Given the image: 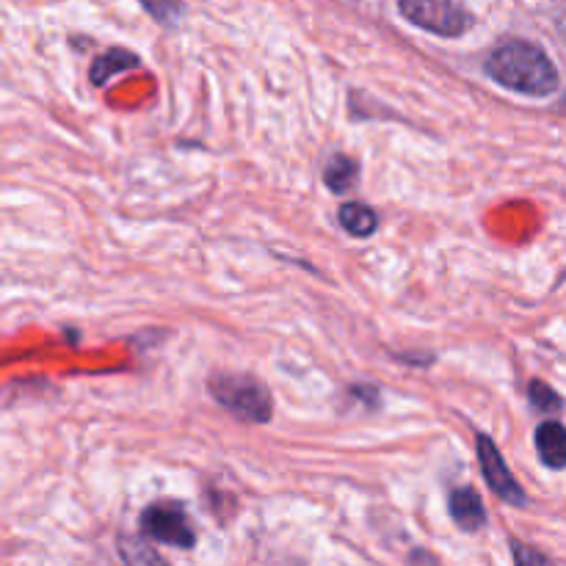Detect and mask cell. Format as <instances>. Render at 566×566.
Wrapping results in <instances>:
<instances>
[{
  "mask_svg": "<svg viewBox=\"0 0 566 566\" xmlns=\"http://www.w3.org/2000/svg\"><path fill=\"white\" fill-rule=\"evenodd\" d=\"M486 75L512 92L547 97L558 88V70L551 55L525 39H506L490 53L484 64Z\"/></svg>",
  "mask_w": 566,
  "mask_h": 566,
  "instance_id": "6da1fadb",
  "label": "cell"
},
{
  "mask_svg": "<svg viewBox=\"0 0 566 566\" xmlns=\"http://www.w3.org/2000/svg\"><path fill=\"white\" fill-rule=\"evenodd\" d=\"M208 387L216 401L227 412L235 415L238 420H243V423H269L271 420V412H274V407H271V392L254 376L221 370V374L210 376Z\"/></svg>",
  "mask_w": 566,
  "mask_h": 566,
  "instance_id": "7a4b0ae2",
  "label": "cell"
},
{
  "mask_svg": "<svg viewBox=\"0 0 566 566\" xmlns=\"http://www.w3.org/2000/svg\"><path fill=\"white\" fill-rule=\"evenodd\" d=\"M398 14L412 22V25L446 39L462 36L475 22L473 11L459 3H451V0H401Z\"/></svg>",
  "mask_w": 566,
  "mask_h": 566,
  "instance_id": "3957f363",
  "label": "cell"
},
{
  "mask_svg": "<svg viewBox=\"0 0 566 566\" xmlns=\"http://www.w3.org/2000/svg\"><path fill=\"white\" fill-rule=\"evenodd\" d=\"M138 525H142L144 536L160 542V545L180 547V551H191L197 545V531H193L191 517H188L186 506L177 501L149 503L142 512Z\"/></svg>",
  "mask_w": 566,
  "mask_h": 566,
  "instance_id": "277c9868",
  "label": "cell"
},
{
  "mask_svg": "<svg viewBox=\"0 0 566 566\" xmlns=\"http://www.w3.org/2000/svg\"><path fill=\"white\" fill-rule=\"evenodd\" d=\"M475 451H479L481 473H484V481H486V486L492 490V495H497L503 503H509V506H517V509L528 506L531 503L528 495H525V490L520 486V481L514 479V473L509 470V464L503 462V457H501V451L495 448V442H492L486 434H479Z\"/></svg>",
  "mask_w": 566,
  "mask_h": 566,
  "instance_id": "5b68a950",
  "label": "cell"
},
{
  "mask_svg": "<svg viewBox=\"0 0 566 566\" xmlns=\"http://www.w3.org/2000/svg\"><path fill=\"white\" fill-rule=\"evenodd\" d=\"M448 512H451V520L464 531V534H479L490 520H486L484 501L475 490L470 486H459V490L451 492L448 497Z\"/></svg>",
  "mask_w": 566,
  "mask_h": 566,
  "instance_id": "8992f818",
  "label": "cell"
},
{
  "mask_svg": "<svg viewBox=\"0 0 566 566\" xmlns=\"http://www.w3.org/2000/svg\"><path fill=\"white\" fill-rule=\"evenodd\" d=\"M536 453H539L542 464L551 470L566 468V426L558 420H545L534 434Z\"/></svg>",
  "mask_w": 566,
  "mask_h": 566,
  "instance_id": "52a82bcc",
  "label": "cell"
},
{
  "mask_svg": "<svg viewBox=\"0 0 566 566\" xmlns=\"http://www.w3.org/2000/svg\"><path fill=\"white\" fill-rule=\"evenodd\" d=\"M138 64V55L130 53V50L125 48H111L105 50L103 55H97L92 64V72H88V77H92L94 86H103V83H108L111 77L119 75V72L130 70V66Z\"/></svg>",
  "mask_w": 566,
  "mask_h": 566,
  "instance_id": "ba28073f",
  "label": "cell"
},
{
  "mask_svg": "<svg viewBox=\"0 0 566 566\" xmlns=\"http://www.w3.org/2000/svg\"><path fill=\"white\" fill-rule=\"evenodd\" d=\"M337 219H340L343 230L354 238L374 235L376 227H379V216H376L374 210L363 202H346L340 208V213H337Z\"/></svg>",
  "mask_w": 566,
  "mask_h": 566,
  "instance_id": "9c48e42d",
  "label": "cell"
},
{
  "mask_svg": "<svg viewBox=\"0 0 566 566\" xmlns=\"http://www.w3.org/2000/svg\"><path fill=\"white\" fill-rule=\"evenodd\" d=\"M357 175H359V164L354 158H348V155L337 153V155H332L329 160H326L324 182L335 193H346L348 188L357 182Z\"/></svg>",
  "mask_w": 566,
  "mask_h": 566,
  "instance_id": "30bf717a",
  "label": "cell"
},
{
  "mask_svg": "<svg viewBox=\"0 0 566 566\" xmlns=\"http://www.w3.org/2000/svg\"><path fill=\"white\" fill-rule=\"evenodd\" d=\"M116 545H119V556L125 566H169L147 545V542L136 539V536L122 534L119 539H116Z\"/></svg>",
  "mask_w": 566,
  "mask_h": 566,
  "instance_id": "8fae6325",
  "label": "cell"
},
{
  "mask_svg": "<svg viewBox=\"0 0 566 566\" xmlns=\"http://www.w3.org/2000/svg\"><path fill=\"white\" fill-rule=\"evenodd\" d=\"M528 401H531V407L542 415H558L564 409L562 396H558L551 385H545V381H539V379H534L528 385Z\"/></svg>",
  "mask_w": 566,
  "mask_h": 566,
  "instance_id": "7c38bea8",
  "label": "cell"
},
{
  "mask_svg": "<svg viewBox=\"0 0 566 566\" xmlns=\"http://www.w3.org/2000/svg\"><path fill=\"white\" fill-rule=\"evenodd\" d=\"M512 553H514V566H553V562L545 556V553L525 545V542L520 539H512Z\"/></svg>",
  "mask_w": 566,
  "mask_h": 566,
  "instance_id": "4fadbf2b",
  "label": "cell"
},
{
  "mask_svg": "<svg viewBox=\"0 0 566 566\" xmlns=\"http://www.w3.org/2000/svg\"><path fill=\"white\" fill-rule=\"evenodd\" d=\"M144 9H147L149 14L158 17L160 22H166V25H175L177 14H180V11H182V6H175V3H171V6H164V3H155V6H153V3H144Z\"/></svg>",
  "mask_w": 566,
  "mask_h": 566,
  "instance_id": "5bb4252c",
  "label": "cell"
}]
</instances>
